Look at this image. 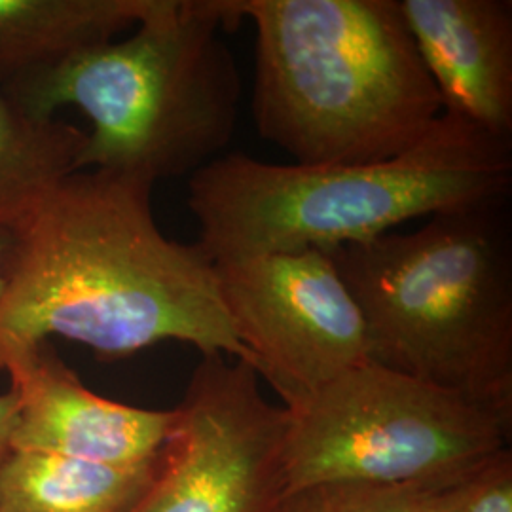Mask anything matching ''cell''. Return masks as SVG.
<instances>
[{
  "mask_svg": "<svg viewBox=\"0 0 512 512\" xmlns=\"http://www.w3.org/2000/svg\"><path fill=\"white\" fill-rule=\"evenodd\" d=\"M152 188L76 171L8 234L0 353L59 336L118 361L181 342L255 366L220 302L211 258L165 236Z\"/></svg>",
  "mask_w": 512,
  "mask_h": 512,
  "instance_id": "6da1fadb",
  "label": "cell"
},
{
  "mask_svg": "<svg viewBox=\"0 0 512 512\" xmlns=\"http://www.w3.org/2000/svg\"><path fill=\"white\" fill-rule=\"evenodd\" d=\"M512 141L442 114L416 147L370 164H270L226 154L188 177L211 262L338 247L406 220L511 196Z\"/></svg>",
  "mask_w": 512,
  "mask_h": 512,
  "instance_id": "7a4b0ae2",
  "label": "cell"
},
{
  "mask_svg": "<svg viewBox=\"0 0 512 512\" xmlns=\"http://www.w3.org/2000/svg\"><path fill=\"white\" fill-rule=\"evenodd\" d=\"M255 25L253 118L293 164H370L442 116L397 0H236Z\"/></svg>",
  "mask_w": 512,
  "mask_h": 512,
  "instance_id": "3957f363",
  "label": "cell"
},
{
  "mask_svg": "<svg viewBox=\"0 0 512 512\" xmlns=\"http://www.w3.org/2000/svg\"><path fill=\"white\" fill-rule=\"evenodd\" d=\"M230 0H156L124 40L88 48L6 88L37 118L74 107L90 122L78 171L150 184L194 175L232 141L241 76L222 29Z\"/></svg>",
  "mask_w": 512,
  "mask_h": 512,
  "instance_id": "277c9868",
  "label": "cell"
},
{
  "mask_svg": "<svg viewBox=\"0 0 512 512\" xmlns=\"http://www.w3.org/2000/svg\"><path fill=\"white\" fill-rule=\"evenodd\" d=\"M370 361L512 414L509 198L330 251Z\"/></svg>",
  "mask_w": 512,
  "mask_h": 512,
  "instance_id": "5b68a950",
  "label": "cell"
},
{
  "mask_svg": "<svg viewBox=\"0 0 512 512\" xmlns=\"http://www.w3.org/2000/svg\"><path fill=\"white\" fill-rule=\"evenodd\" d=\"M283 406L287 492L439 482L473 473L511 442L512 414L374 361Z\"/></svg>",
  "mask_w": 512,
  "mask_h": 512,
  "instance_id": "8992f818",
  "label": "cell"
},
{
  "mask_svg": "<svg viewBox=\"0 0 512 512\" xmlns=\"http://www.w3.org/2000/svg\"><path fill=\"white\" fill-rule=\"evenodd\" d=\"M285 429L255 366L202 355L133 512H274L287 492Z\"/></svg>",
  "mask_w": 512,
  "mask_h": 512,
  "instance_id": "52a82bcc",
  "label": "cell"
},
{
  "mask_svg": "<svg viewBox=\"0 0 512 512\" xmlns=\"http://www.w3.org/2000/svg\"><path fill=\"white\" fill-rule=\"evenodd\" d=\"M220 302L283 404L370 361L365 323L330 253L213 262Z\"/></svg>",
  "mask_w": 512,
  "mask_h": 512,
  "instance_id": "ba28073f",
  "label": "cell"
},
{
  "mask_svg": "<svg viewBox=\"0 0 512 512\" xmlns=\"http://www.w3.org/2000/svg\"><path fill=\"white\" fill-rule=\"evenodd\" d=\"M18 397L14 452H46L116 467L160 456L173 410L110 401L80 382L46 342L0 353Z\"/></svg>",
  "mask_w": 512,
  "mask_h": 512,
  "instance_id": "9c48e42d",
  "label": "cell"
},
{
  "mask_svg": "<svg viewBox=\"0 0 512 512\" xmlns=\"http://www.w3.org/2000/svg\"><path fill=\"white\" fill-rule=\"evenodd\" d=\"M397 2L442 114L512 141V2Z\"/></svg>",
  "mask_w": 512,
  "mask_h": 512,
  "instance_id": "30bf717a",
  "label": "cell"
},
{
  "mask_svg": "<svg viewBox=\"0 0 512 512\" xmlns=\"http://www.w3.org/2000/svg\"><path fill=\"white\" fill-rule=\"evenodd\" d=\"M156 0H0V90L114 40Z\"/></svg>",
  "mask_w": 512,
  "mask_h": 512,
  "instance_id": "8fae6325",
  "label": "cell"
},
{
  "mask_svg": "<svg viewBox=\"0 0 512 512\" xmlns=\"http://www.w3.org/2000/svg\"><path fill=\"white\" fill-rule=\"evenodd\" d=\"M156 461L116 467L12 452L0 469V512H133L154 478Z\"/></svg>",
  "mask_w": 512,
  "mask_h": 512,
  "instance_id": "7c38bea8",
  "label": "cell"
},
{
  "mask_svg": "<svg viewBox=\"0 0 512 512\" xmlns=\"http://www.w3.org/2000/svg\"><path fill=\"white\" fill-rule=\"evenodd\" d=\"M86 131L37 118L0 90V232L10 234L78 171Z\"/></svg>",
  "mask_w": 512,
  "mask_h": 512,
  "instance_id": "4fadbf2b",
  "label": "cell"
},
{
  "mask_svg": "<svg viewBox=\"0 0 512 512\" xmlns=\"http://www.w3.org/2000/svg\"><path fill=\"white\" fill-rule=\"evenodd\" d=\"M473 473L425 484L308 486L283 495L274 512H448Z\"/></svg>",
  "mask_w": 512,
  "mask_h": 512,
  "instance_id": "5bb4252c",
  "label": "cell"
},
{
  "mask_svg": "<svg viewBox=\"0 0 512 512\" xmlns=\"http://www.w3.org/2000/svg\"><path fill=\"white\" fill-rule=\"evenodd\" d=\"M448 512H512L511 448L467 478L456 505Z\"/></svg>",
  "mask_w": 512,
  "mask_h": 512,
  "instance_id": "9a60e30c",
  "label": "cell"
},
{
  "mask_svg": "<svg viewBox=\"0 0 512 512\" xmlns=\"http://www.w3.org/2000/svg\"><path fill=\"white\" fill-rule=\"evenodd\" d=\"M18 423V397L10 389L8 393L0 395V469L4 461L10 458L12 450V437Z\"/></svg>",
  "mask_w": 512,
  "mask_h": 512,
  "instance_id": "2e32d148",
  "label": "cell"
},
{
  "mask_svg": "<svg viewBox=\"0 0 512 512\" xmlns=\"http://www.w3.org/2000/svg\"><path fill=\"white\" fill-rule=\"evenodd\" d=\"M8 247V234L0 232V294L4 291V274H2V260H4V253Z\"/></svg>",
  "mask_w": 512,
  "mask_h": 512,
  "instance_id": "e0dca14e",
  "label": "cell"
}]
</instances>
